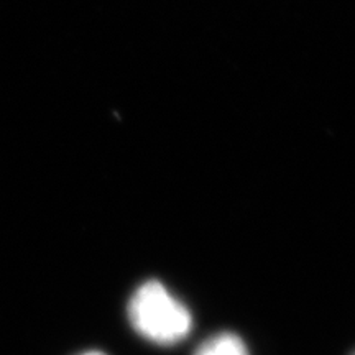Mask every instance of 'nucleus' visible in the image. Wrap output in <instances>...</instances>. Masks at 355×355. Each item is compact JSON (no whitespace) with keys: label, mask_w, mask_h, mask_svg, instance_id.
I'll use <instances>...</instances> for the list:
<instances>
[{"label":"nucleus","mask_w":355,"mask_h":355,"mask_svg":"<svg viewBox=\"0 0 355 355\" xmlns=\"http://www.w3.org/2000/svg\"><path fill=\"white\" fill-rule=\"evenodd\" d=\"M127 313L133 329L144 339L159 345L178 344L193 327V316L186 304L157 279L137 288L128 301Z\"/></svg>","instance_id":"f257e3e1"},{"label":"nucleus","mask_w":355,"mask_h":355,"mask_svg":"<svg viewBox=\"0 0 355 355\" xmlns=\"http://www.w3.org/2000/svg\"><path fill=\"white\" fill-rule=\"evenodd\" d=\"M194 355H248L247 345L234 332H219L199 345Z\"/></svg>","instance_id":"f03ea898"},{"label":"nucleus","mask_w":355,"mask_h":355,"mask_svg":"<svg viewBox=\"0 0 355 355\" xmlns=\"http://www.w3.org/2000/svg\"><path fill=\"white\" fill-rule=\"evenodd\" d=\"M81 355H105V354L97 352V350H91V352H84V354H81Z\"/></svg>","instance_id":"7ed1b4c3"},{"label":"nucleus","mask_w":355,"mask_h":355,"mask_svg":"<svg viewBox=\"0 0 355 355\" xmlns=\"http://www.w3.org/2000/svg\"><path fill=\"white\" fill-rule=\"evenodd\" d=\"M354 355H355V354H354Z\"/></svg>","instance_id":"20e7f679"}]
</instances>
